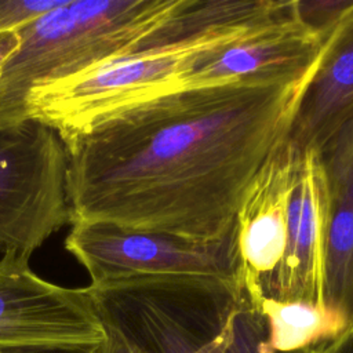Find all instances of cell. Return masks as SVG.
I'll use <instances>...</instances> for the list:
<instances>
[{
    "label": "cell",
    "instance_id": "8",
    "mask_svg": "<svg viewBox=\"0 0 353 353\" xmlns=\"http://www.w3.org/2000/svg\"><path fill=\"white\" fill-rule=\"evenodd\" d=\"M325 36L306 25L296 0L277 10L237 40L200 54L182 76L181 85H216L244 77L301 70L321 52Z\"/></svg>",
    "mask_w": 353,
    "mask_h": 353
},
{
    "label": "cell",
    "instance_id": "1",
    "mask_svg": "<svg viewBox=\"0 0 353 353\" xmlns=\"http://www.w3.org/2000/svg\"><path fill=\"white\" fill-rule=\"evenodd\" d=\"M319 59L290 73L176 85L105 117L66 148L70 223L232 240L244 194L288 141Z\"/></svg>",
    "mask_w": 353,
    "mask_h": 353
},
{
    "label": "cell",
    "instance_id": "15",
    "mask_svg": "<svg viewBox=\"0 0 353 353\" xmlns=\"http://www.w3.org/2000/svg\"><path fill=\"white\" fill-rule=\"evenodd\" d=\"M19 36L15 30L0 33V70L8 58L18 50Z\"/></svg>",
    "mask_w": 353,
    "mask_h": 353
},
{
    "label": "cell",
    "instance_id": "12",
    "mask_svg": "<svg viewBox=\"0 0 353 353\" xmlns=\"http://www.w3.org/2000/svg\"><path fill=\"white\" fill-rule=\"evenodd\" d=\"M254 306L268 320L273 347L281 352L325 346L352 330L324 305L265 299Z\"/></svg>",
    "mask_w": 353,
    "mask_h": 353
},
{
    "label": "cell",
    "instance_id": "2",
    "mask_svg": "<svg viewBox=\"0 0 353 353\" xmlns=\"http://www.w3.org/2000/svg\"><path fill=\"white\" fill-rule=\"evenodd\" d=\"M274 11L254 1L189 0L132 52L33 87L26 116L51 127L69 148L114 112L181 85L200 54L237 40Z\"/></svg>",
    "mask_w": 353,
    "mask_h": 353
},
{
    "label": "cell",
    "instance_id": "16",
    "mask_svg": "<svg viewBox=\"0 0 353 353\" xmlns=\"http://www.w3.org/2000/svg\"><path fill=\"white\" fill-rule=\"evenodd\" d=\"M105 330V341L101 346V353H135L127 342H124L116 332Z\"/></svg>",
    "mask_w": 353,
    "mask_h": 353
},
{
    "label": "cell",
    "instance_id": "6",
    "mask_svg": "<svg viewBox=\"0 0 353 353\" xmlns=\"http://www.w3.org/2000/svg\"><path fill=\"white\" fill-rule=\"evenodd\" d=\"M103 325L87 288H68L37 276L29 256H0V346L102 343Z\"/></svg>",
    "mask_w": 353,
    "mask_h": 353
},
{
    "label": "cell",
    "instance_id": "13",
    "mask_svg": "<svg viewBox=\"0 0 353 353\" xmlns=\"http://www.w3.org/2000/svg\"><path fill=\"white\" fill-rule=\"evenodd\" d=\"M68 0H0V33L17 30Z\"/></svg>",
    "mask_w": 353,
    "mask_h": 353
},
{
    "label": "cell",
    "instance_id": "3",
    "mask_svg": "<svg viewBox=\"0 0 353 353\" xmlns=\"http://www.w3.org/2000/svg\"><path fill=\"white\" fill-rule=\"evenodd\" d=\"M189 0H68L17 29L18 50L0 70V128L28 120L25 102L40 84L132 52Z\"/></svg>",
    "mask_w": 353,
    "mask_h": 353
},
{
    "label": "cell",
    "instance_id": "5",
    "mask_svg": "<svg viewBox=\"0 0 353 353\" xmlns=\"http://www.w3.org/2000/svg\"><path fill=\"white\" fill-rule=\"evenodd\" d=\"M69 154L47 124L28 119L0 128V251L30 258L70 223Z\"/></svg>",
    "mask_w": 353,
    "mask_h": 353
},
{
    "label": "cell",
    "instance_id": "17",
    "mask_svg": "<svg viewBox=\"0 0 353 353\" xmlns=\"http://www.w3.org/2000/svg\"><path fill=\"white\" fill-rule=\"evenodd\" d=\"M321 353H353V328L328 343Z\"/></svg>",
    "mask_w": 353,
    "mask_h": 353
},
{
    "label": "cell",
    "instance_id": "10",
    "mask_svg": "<svg viewBox=\"0 0 353 353\" xmlns=\"http://www.w3.org/2000/svg\"><path fill=\"white\" fill-rule=\"evenodd\" d=\"M353 124V1L327 33L314 74L295 113L288 143L324 152Z\"/></svg>",
    "mask_w": 353,
    "mask_h": 353
},
{
    "label": "cell",
    "instance_id": "14",
    "mask_svg": "<svg viewBox=\"0 0 353 353\" xmlns=\"http://www.w3.org/2000/svg\"><path fill=\"white\" fill-rule=\"evenodd\" d=\"M102 343H29L0 346V353H101Z\"/></svg>",
    "mask_w": 353,
    "mask_h": 353
},
{
    "label": "cell",
    "instance_id": "9",
    "mask_svg": "<svg viewBox=\"0 0 353 353\" xmlns=\"http://www.w3.org/2000/svg\"><path fill=\"white\" fill-rule=\"evenodd\" d=\"M294 148L268 160L244 194L234 222L237 281L252 305L266 298L287 244V204Z\"/></svg>",
    "mask_w": 353,
    "mask_h": 353
},
{
    "label": "cell",
    "instance_id": "4",
    "mask_svg": "<svg viewBox=\"0 0 353 353\" xmlns=\"http://www.w3.org/2000/svg\"><path fill=\"white\" fill-rule=\"evenodd\" d=\"M65 248L88 272L92 285L124 280L239 285L234 237L201 244L108 222H79Z\"/></svg>",
    "mask_w": 353,
    "mask_h": 353
},
{
    "label": "cell",
    "instance_id": "11",
    "mask_svg": "<svg viewBox=\"0 0 353 353\" xmlns=\"http://www.w3.org/2000/svg\"><path fill=\"white\" fill-rule=\"evenodd\" d=\"M330 222L323 305L353 328V124L323 152Z\"/></svg>",
    "mask_w": 353,
    "mask_h": 353
},
{
    "label": "cell",
    "instance_id": "7",
    "mask_svg": "<svg viewBox=\"0 0 353 353\" xmlns=\"http://www.w3.org/2000/svg\"><path fill=\"white\" fill-rule=\"evenodd\" d=\"M294 150L287 244L265 299L323 305L330 222L328 176L321 152Z\"/></svg>",
    "mask_w": 353,
    "mask_h": 353
}]
</instances>
